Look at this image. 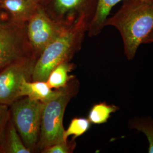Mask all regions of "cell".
Masks as SVG:
<instances>
[{"instance_id": "52a82bcc", "label": "cell", "mask_w": 153, "mask_h": 153, "mask_svg": "<svg viewBox=\"0 0 153 153\" xmlns=\"http://www.w3.org/2000/svg\"><path fill=\"white\" fill-rule=\"evenodd\" d=\"M28 40L37 59L49 44L69 28L51 18L40 6L26 23Z\"/></svg>"}, {"instance_id": "6da1fadb", "label": "cell", "mask_w": 153, "mask_h": 153, "mask_svg": "<svg viewBox=\"0 0 153 153\" xmlns=\"http://www.w3.org/2000/svg\"><path fill=\"white\" fill-rule=\"evenodd\" d=\"M105 26L119 31L126 57L133 60L140 45L153 30V0H124L120 8L107 18Z\"/></svg>"}, {"instance_id": "d6986e66", "label": "cell", "mask_w": 153, "mask_h": 153, "mask_svg": "<svg viewBox=\"0 0 153 153\" xmlns=\"http://www.w3.org/2000/svg\"><path fill=\"white\" fill-rule=\"evenodd\" d=\"M150 43H153V30L152 31V33H150L146 37V38L145 39L143 44H150Z\"/></svg>"}, {"instance_id": "3957f363", "label": "cell", "mask_w": 153, "mask_h": 153, "mask_svg": "<svg viewBox=\"0 0 153 153\" xmlns=\"http://www.w3.org/2000/svg\"><path fill=\"white\" fill-rule=\"evenodd\" d=\"M79 88V82L74 77L65 87L61 88L58 97L44 103L38 150L42 151L52 145L65 142L63 126L64 113L71 100L77 94Z\"/></svg>"}, {"instance_id": "5b68a950", "label": "cell", "mask_w": 153, "mask_h": 153, "mask_svg": "<svg viewBox=\"0 0 153 153\" xmlns=\"http://www.w3.org/2000/svg\"><path fill=\"white\" fill-rule=\"evenodd\" d=\"M25 57L36 58L28 40L26 23L14 21L1 12L0 70Z\"/></svg>"}, {"instance_id": "ffe728a7", "label": "cell", "mask_w": 153, "mask_h": 153, "mask_svg": "<svg viewBox=\"0 0 153 153\" xmlns=\"http://www.w3.org/2000/svg\"><path fill=\"white\" fill-rule=\"evenodd\" d=\"M0 13H1V11H0Z\"/></svg>"}, {"instance_id": "ac0fdd59", "label": "cell", "mask_w": 153, "mask_h": 153, "mask_svg": "<svg viewBox=\"0 0 153 153\" xmlns=\"http://www.w3.org/2000/svg\"><path fill=\"white\" fill-rule=\"evenodd\" d=\"M10 118V106L6 104H0V143Z\"/></svg>"}, {"instance_id": "30bf717a", "label": "cell", "mask_w": 153, "mask_h": 153, "mask_svg": "<svg viewBox=\"0 0 153 153\" xmlns=\"http://www.w3.org/2000/svg\"><path fill=\"white\" fill-rule=\"evenodd\" d=\"M61 92V88L52 90L43 81H28L24 78L22 79L19 97H28L45 103L58 97Z\"/></svg>"}, {"instance_id": "2e32d148", "label": "cell", "mask_w": 153, "mask_h": 153, "mask_svg": "<svg viewBox=\"0 0 153 153\" xmlns=\"http://www.w3.org/2000/svg\"><path fill=\"white\" fill-rule=\"evenodd\" d=\"M91 123L85 117H75L71 120L67 129L64 133V139L66 141L68 138L73 136V140L80 137L89 130Z\"/></svg>"}, {"instance_id": "7c38bea8", "label": "cell", "mask_w": 153, "mask_h": 153, "mask_svg": "<svg viewBox=\"0 0 153 153\" xmlns=\"http://www.w3.org/2000/svg\"><path fill=\"white\" fill-rule=\"evenodd\" d=\"M124 0H98L95 14L88 26L87 32L90 37L98 35L105 26V22L112 9Z\"/></svg>"}, {"instance_id": "4fadbf2b", "label": "cell", "mask_w": 153, "mask_h": 153, "mask_svg": "<svg viewBox=\"0 0 153 153\" xmlns=\"http://www.w3.org/2000/svg\"><path fill=\"white\" fill-rule=\"evenodd\" d=\"M74 68V64L70 61L61 63L51 71L46 82L51 88L60 89L65 87L73 78L76 77L69 75Z\"/></svg>"}, {"instance_id": "9a60e30c", "label": "cell", "mask_w": 153, "mask_h": 153, "mask_svg": "<svg viewBox=\"0 0 153 153\" xmlns=\"http://www.w3.org/2000/svg\"><path fill=\"white\" fill-rule=\"evenodd\" d=\"M128 127L145 134L149 142L148 153H153V119L150 117H136L130 119Z\"/></svg>"}, {"instance_id": "8fae6325", "label": "cell", "mask_w": 153, "mask_h": 153, "mask_svg": "<svg viewBox=\"0 0 153 153\" xmlns=\"http://www.w3.org/2000/svg\"><path fill=\"white\" fill-rule=\"evenodd\" d=\"M1 153H31L16 131L11 117L8 121L0 143Z\"/></svg>"}, {"instance_id": "7a4b0ae2", "label": "cell", "mask_w": 153, "mask_h": 153, "mask_svg": "<svg viewBox=\"0 0 153 153\" xmlns=\"http://www.w3.org/2000/svg\"><path fill=\"white\" fill-rule=\"evenodd\" d=\"M87 27L76 25L68 28L49 44L35 61L32 81H46L56 66L70 61L82 47Z\"/></svg>"}, {"instance_id": "9c48e42d", "label": "cell", "mask_w": 153, "mask_h": 153, "mask_svg": "<svg viewBox=\"0 0 153 153\" xmlns=\"http://www.w3.org/2000/svg\"><path fill=\"white\" fill-rule=\"evenodd\" d=\"M42 0H0V11L16 22L26 23L41 6Z\"/></svg>"}, {"instance_id": "ba28073f", "label": "cell", "mask_w": 153, "mask_h": 153, "mask_svg": "<svg viewBox=\"0 0 153 153\" xmlns=\"http://www.w3.org/2000/svg\"><path fill=\"white\" fill-rule=\"evenodd\" d=\"M36 59L25 57L15 61L0 70V104L10 106L18 99L23 78L32 81Z\"/></svg>"}, {"instance_id": "277c9868", "label": "cell", "mask_w": 153, "mask_h": 153, "mask_svg": "<svg viewBox=\"0 0 153 153\" xmlns=\"http://www.w3.org/2000/svg\"><path fill=\"white\" fill-rule=\"evenodd\" d=\"M44 103L28 97L18 99L10 105V117L25 146L38 150Z\"/></svg>"}, {"instance_id": "5bb4252c", "label": "cell", "mask_w": 153, "mask_h": 153, "mask_svg": "<svg viewBox=\"0 0 153 153\" xmlns=\"http://www.w3.org/2000/svg\"><path fill=\"white\" fill-rule=\"evenodd\" d=\"M120 107L114 104H108L103 102L94 104L88 114V119L95 125L106 123L112 114L118 111Z\"/></svg>"}, {"instance_id": "e0dca14e", "label": "cell", "mask_w": 153, "mask_h": 153, "mask_svg": "<svg viewBox=\"0 0 153 153\" xmlns=\"http://www.w3.org/2000/svg\"><path fill=\"white\" fill-rule=\"evenodd\" d=\"M76 148L75 142H61L52 145L44 148L41 151L43 153H73Z\"/></svg>"}, {"instance_id": "8992f818", "label": "cell", "mask_w": 153, "mask_h": 153, "mask_svg": "<svg viewBox=\"0 0 153 153\" xmlns=\"http://www.w3.org/2000/svg\"><path fill=\"white\" fill-rule=\"evenodd\" d=\"M98 0H42L41 6L51 18L66 28L87 27L95 14Z\"/></svg>"}]
</instances>
